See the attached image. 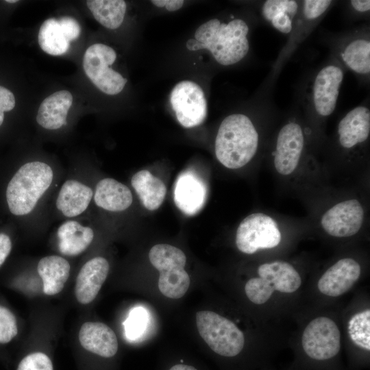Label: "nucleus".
Wrapping results in <instances>:
<instances>
[{"mask_svg":"<svg viewBox=\"0 0 370 370\" xmlns=\"http://www.w3.org/2000/svg\"><path fill=\"white\" fill-rule=\"evenodd\" d=\"M14 106L15 98L13 93L0 86V126L3 122L4 112L12 110Z\"/></svg>","mask_w":370,"mask_h":370,"instance_id":"c9c22d12","label":"nucleus"},{"mask_svg":"<svg viewBox=\"0 0 370 370\" xmlns=\"http://www.w3.org/2000/svg\"><path fill=\"white\" fill-rule=\"evenodd\" d=\"M301 347L312 361L325 362L334 359L341 349V334L331 319L319 317L311 321L301 336Z\"/></svg>","mask_w":370,"mask_h":370,"instance_id":"f8f14e48","label":"nucleus"},{"mask_svg":"<svg viewBox=\"0 0 370 370\" xmlns=\"http://www.w3.org/2000/svg\"><path fill=\"white\" fill-rule=\"evenodd\" d=\"M281 241V233L276 221L270 216L253 213L239 224L236 234V245L239 251L252 254L259 249H271Z\"/></svg>","mask_w":370,"mask_h":370,"instance_id":"ddd939ff","label":"nucleus"},{"mask_svg":"<svg viewBox=\"0 0 370 370\" xmlns=\"http://www.w3.org/2000/svg\"><path fill=\"white\" fill-rule=\"evenodd\" d=\"M52 169L47 164L34 161L21 166L9 182L6 201L12 214L30 213L53 180Z\"/></svg>","mask_w":370,"mask_h":370,"instance_id":"20e7f679","label":"nucleus"},{"mask_svg":"<svg viewBox=\"0 0 370 370\" xmlns=\"http://www.w3.org/2000/svg\"><path fill=\"white\" fill-rule=\"evenodd\" d=\"M86 4L94 18L108 29H116L123 21L126 12L125 1L88 0Z\"/></svg>","mask_w":370,"mask_h":370,"instance_id":"cd10ccee","label":"nucleus"},{"mask_svg":"<svg viewBox=\"0 0 370 370\" xmlns=\"http://www.w3.org/2000/svg\"><path fill=\"white\" fill-rule=\"evenodd\" d=\"M59 23L69 42L77 38L81 33L78 22L70 16H63L58 19Z\"/></svg>","mask_w":370,"mask_h":370,"instance_id":"f704fd0d","label":"nucleus"},{"mask_svg":"<svg viewBox=\"0 0 370 370\" xmlns=\"http://www.w3.org/2000/svg\"><path fill=\"white\" fill-rule=\"evenodd\" d=\"M79 341L84 349L103 358H111L118 351L115 333L101 322L83 323L79 332Z\"/></svg>","mask_w":370,"mask_h":370,"instance_id":"aec40b11","label":"nucleus"},{"mask_svg":"<svg viewBox=\"0 0 370 370\" xmlns=\"http://www.w3.org/2000/svg\"><path fill=\"white\" fill-rule=\"evenodd\" d=\"M260 144L258 128L243 113H233L221 123L215 138V155L225 167L245 166L256 155Z\"/></svg>","mask_w":370,"mask_h":370,"instance_id":"7ed1b4c3","label":"nucleus"},{"mask_svg":"<svg viewBox=\"0 0 370 370\" xmlns=\"http://www.w3.org/2000/svg\"><path fill=\"white\" fill-rule=\"evenodd\" d=\"M170 103L178 122L184 127L197 126L207 116V101L204 91L192 81L177 83L170 94Z\"/></svg>","mask_w":370,"mask_h":370,"instance_id":"4468645a","label":"nucleus"},{"mask_svg":"<svg viewBox=\"0 0 370 370\" xmlns=\"http://www.w3.org/2000/svg\"><path fill=\"white\" fill-rule=\"evenodd\" d=\"M148 321V313L144 308H133L124 323L127 338L130 340L140 338L147 329Z\"/></svg>","mask_w":370,"mask_h":370,"instance_id":"7c9ffc66","label":"nucleus"},{"mask_svg":"<svg viewBox=\"0 0 370 370\" xmlns=\"http://www.w3.org/2000/svg\"><path fill=\"white\" fill-rule=\"evenodd\" d=\"M370 32L367 25L335 34L330 40L331 54L363 84L370 77Z\"/></svg>","mask_w":370,"mask_h":370,"instance_id":"39448f33","label":"nucleus"},{"mask_svg":"<svg viewBox=\"0 0 370 370\" xmlns=\"http://www.w3.org/2000/svg\"><path fill=\"white\" fill-rule=\"evenodd\" d=\"M349 15L354 18H367L370 12L369 0H351L345 2Z\"/></svg>","mask_w":370,"mask_h":370,"instance_id":"72a5a7b5","label":"nucleus"},{"mask_svg":"<svg viewBox=\"0 0 370 370\" xmlns=\"http://www.w3.org/2000/svg\"><path fill=\"white\" fill-rule=\"evenodd\" d=\"M38 43L40 48L51 56L65 53L70 45L58 19L49 18L41 25L38 32Z\"/></svg>","mask_w":370,"mask_h":370,"instance_id":"c85d7f7f","label":"nucleus"},{"mask_svg":"<svg viewBox=\"0 0 370 370\" xmlns=\"http://www.w3.org/2000/svg\"><path fill=\"white\" fill-rule=\"evenodd\" d=\"M370 109L367 102L347 112L338 121L337 143L340 148L351 151L363 147L369 138Z\"/></svg>","mask_w":370,"mask_h":370,"instance_id":"dca6fc26","label":"nucleus"},{"mask_svg":"<svg viewBox=\"0 0 370 370\" xmlns=\"http://www.w3.org/2000/svg\"><path fill=\"white\" fill-rule=\"evenodd\" d=\"M345 71L330 55L302 84L299 90V102L311 120L323 122L334 112Z\"/></svg>","mask_w":370,"mask_h":370,"instance_id":"f03ea898","label":"nucleus"},{"mask_svg":"<svg viewBox=\"0 0 370 370\" xmlns=\"http://www.w3.org/2000/svg\"><path fill=\"white\" fill-rule=\"evenodd\" d=\"M196 325L201 338L217 354L232 358L243 349L244 334L228 319L212 311H199L196 314Z\"/></svg>","mask_w":370,"mask_h":370,"instance_id":"6e6552de","label":"nucleus"},{"mask_svg":"<svg viewBox=\"0 0 370 370\" xmlns=\"http://www.w3.org/2000/svg\"><path fill=\"white\" fill-rule=\"evenodd\" d=\"M133 197L130 188L112 178H104L97 184L94 201L106 210L120 212L128 208Z\"/></svg>","mask_w":370,"mask_h":370,"instance_id":"b1692460","label":"nucleus"},{"mask_svg":"<svg viewBox=\"0 0 370 370\" xmlns=\"http://www.w3.org/2000/svg\"><path fill=\"white\" fill-rule=\"evenodd\" d=\"M364 209L357 199H347L332 206L323 214L321 225L329 235L344 238L356 234L364 221Z\"/></svg>","mask_w":370,"mask_h":370,"instance_id":"2eb2a0df","label":"nucleus"},{"mask_svg":"<svg viewBox=\"0 0 370 370\" xmlns=\"http://www.w3.org/2000/svg\"><path fill=\"white\" fill-rule=\"evenodd\" d=\"M92 195L89 186L75 180H68L60 190L56 207L66 217H77L86 210Z\"/></svg>","mask_w":370,"mask_h":370,"instance_id":"5701e85b","label":"nucleus"},{"mask_svg":"<svg viewBox=\"0 0 370 370\" xmlns=\"http://www.w3.org/2000/svg\"><path fill=\"white\" fill-rule=\"evenodd\" d=\"M297 119L291 117L283 123L273 144V164L277 172L284 176L295 172L307 145L304 127Z\"/></svg>","mask_w":370,"mask_h":370,"instance_id":"9d476101","label":"nucleus"},{"mask_svg":"<svg viewBox=\"0 0 370 370\" xmlns=\"http://www.w3.org/2000/svg\"><path fill=\"white\" fill-rule=\"evenodd\" d=\"M116 54L110 47L96 43L85 51L83 60L84 72L93 84L103 92L114 95L123 89L127 79L112 69Z\"/></svg>","mask_w":370,"mask_h":370,"instance_id":"9b49d317","label":"nucleus"},{"mask_svg":"<svg viewBox=\"0 0 370 370\" xmlns=\"http://www.w3.org/2000/svg\"><path fill=\"white\" fill-rule=\"evenodd\" d=\"M131 184L140 201L149 210L158 209L163 203L166 188L163 182L147 170H141L132 177Z\"/></svg>","mask_w":370,"mask_h":370,"instance_id":"bb28decb","label":"nucleus"},{"mask_svg":"<svg viewBox=\"0 0 370 370\" xmlns=\"http://www.w3.org/2000/svg\"><path fill=\"white\" fill-rule=\"evenodd\" d=\"M336 1L330 0H304L300 1V8L293 29L288 35L287 42L280 51L273 63L269 77V82L280 73L285 63L289 60L297 47L312 32L318 24Z\"/></svg>","mask_w":370,"mask_h":370,"instance_id":"1a4fd4ad","label":"nucleus"},{"mask_svg":"<svg viewBox=\"0 0 370 370\" xmlns=\"http://www.w3.org/2000/svg\"><path fill=\"white\" fill-rule=\"evenodd\" d=\"M16 370H53V366L49 356L41 352H35L24 356Z\"/></svg>","mask_w":370,"mask_h":370,"instance_id":"473e14b6","label":"nucleus"},{"mask_svg":"<svg viewBox=\"0 0 370 370\" xmlns=\"http://www.w3.org/2000/svg\"><path fill=\"white\" fill-rule=\"evenodd\" d=\"M12 249V241L5 234L0 233V267L4 263Z\"/></svg>","mask_w":370,"mask_h":370,"instance_id":"e433bc0d","label":"nucleus"},{"mask_svg":"<svg viewBox=\"0 0 370 370\" xmlns=\"http://www.w3.org/2000/svg\"><path fill=\"white\" fill-rule=\"evenodd\" d=\"M7 3H16V2H18L17 0H7L5 1Z\"/></svg>","mask_w":370,"mask_h":370,"instance_id":"ea45409f","label":"nucleus"},{"mask_svg":"<svg viewBox=\"0 0 370 370\" xmlns=\"http://www.w3.org/2000/svg\"><path fill=\"white\" fill-rule=\"evenodd\" d=\"M73 96L66 90L57 91L41 103L36 115L37 123L47 130H57L66 125L68 111Z\"/></svg>","mask_w":370,"mask_h":370,"instance_id":"4be33fe9","label":"nucleus"},{"mask_svg":"<svg viewBox=\"0 0 370 370\" xmlns=\"http://www.w3.org/2000/svg\"><path fill=\"white\" fill-rule=\"evenodd\" d=\"M258 277L249 279L245 286L248 299L255 304L267 302L275 291L291 293L301 284V279L290 263L276 260L264 263L258 269Z\"/></svg>","mask_w":370,"mask_h":370,"instance_id":"423d86ee","label":"nucleus"},{"mask_svg":"<svg viewBox=\"0 0 370 370\" xmlns=\"http://www.w3.org/2000/svg\"><path fill=\"white\" fill-rule=\"evenodd\" d=\"M360 273L361 268L357 261L351 258L341 259L322 275L318 281V288L325 295L340 296L352 287Z\"/></svg>","mask_w":370,"mask_h":370,"instance_id":"f3484780","label":"nucleus"},{"mask_svg":"<svg viewBox=\"0 0 370 370\" xmlns=\"http://www.w3.org/2000/svg\"><path fill=\"white\" fill-rule=\"evenodd\" d=\"M151 2L158 8L165 7L170 12L180 9L184 4L182 0H153Z\"/></svg>","mask_w":370,"mask_h":370,"instance_id":"4c0bfd02","label":"nucleus"},{"mask_svg":"<svg viewBox=\"0 0 370 370\" xmlns=\"http://www.w3.org/2000/svg\"><path fill=\"white\" fill-rule=\"evenodd\" d=\"M18 327L13 313L0 305V344L10 342L17 334Z\"/></svg>","mask_w":370,"mask_h":370,"instance_id":"2f4dec72","label":"nucleus"},{"mask_svg":"<svg viewBox=\"0 0 370 370\" xmlns=\"http://www.w3.org/2000/svg\"><path fill=\"white\" fill-rule=\"evenodd\" d=\"M249 32L246 21L233 15L227 22L212 18L196 29L195 39L188 40L186 46L190 51L208 49L218 64L231 66L247 56Z\"/></svg>","mask_w":370,"mask_h":370,"instance_id":"f257e3e1","label":"nucleus"},{"mask_svg":"<svg viewBox=\"0 0 370 370\" xmlns=\"http://www.w3.org/2000/svg\"><path fill=\"white\" fill-rule=\"evenodd\" d=\"M296 0L262 1L259 13L262 20L280 33L288 36L300 8Z\"/></svg>","mask_w":370,"mask_h":370,"instance_id":"412c9836","label":"nucleus"},{"mask_svg":"<svg viewBox=\"0 0 370 370\" xmlns=\"http://www.w3.org/2000/svg\"><path fill=\"white\" fill-rule=\"evenodd\" d=\"M58 249L61 254L75 256L84 251L92 243L94 232L88 226L75 221L63 223L58 229Z\"/></svg>","mask_w":370,"mask_h":370,"instance_id":"393cba45","label":"nucleus"},{"mask_svg":"<svg viewBox=\"0 0 370 370\" xmlns=\"http://www.w3.org/2000/svg\"><path fill=\"white\" fill-rule=\"evenodd\" d=\"M70 269L69 262L63 257L49 256L41 258L37 271L42 280L44 293L47 295L59 293L69 278Z\"/></svg>","mask_w":370,"mask_h":370,"instance_id":"a878e982","label":"nucleus"},{"mask_svg":"<svg viewBox=\"0 0 370 370\" xmlns=\"http://www.w3.org/2000/svg\"><path fill=\"white\" fill-rule=\"evenodd\" d=\"M348 334L352 341L362 350H370V310L355 314L348 323Z\"/></svg>","mask_w":370,"mask_h":370,"instance_id":"c756f323","label":"nucleus"},{"mask_svg":"<svg viewBox=\"0 0 370 370\" xmlns=\"http://www.w3.org/2000/svg\"><path fill=\"white\" fill-rule=\"evenodd\" d=\"M203 180L190 171L182 173L174 187L173 199L176 206L184 214L192 216L203 208L207 197Z\"/></svg>","mask_w":370,"mask_h":370,"instance_id":"a211bd4d","label":"nucleus"},{"mask_svg":"<svg viewBox=\"0 0 370 370\" xmlns=\"http://www.w3.org/2000/svg\"><path fill=\"white\" fill-rule=\"evenodd\" d=\"M169 370H197L193 366L186 365H175L173 366Z\"/></svg>","mask_w":370,"mask_h":370,"instance_id":"58836bf2","label":"nucleus"},{"mask_svg":"<svg viewBox=\"0 0 370 370\" xmlns=\"http://www.w3.org/2000/svg\"><path fill=\"white\" fill-rule=\"evenodd\" d=\"M151 264L160 272L158 288L169 298L180 299L188 291L190 280L184 267L186 258L179 248L158 244L149 252Z\"/></svg>","mask_w":370,"mask_h":370,"instance_id":"0eeeda50","label":"nucleus"},{"mask_svg":"<svg viewBox=\"0 0 370 370\" xmlns=\"http://www.w3.org/2000/svg\"><path fill=\"white\" fill-rule=\"evenodd\" d=\"M109 263L103 257H95L86 262L76 278L75 294L82 304H88L97 297L109 272Z\"/></svg>","mask_w":370,"mask_h":370,"instance_id":"6ab92c4d","label":"nucleus"}]
</instances>
